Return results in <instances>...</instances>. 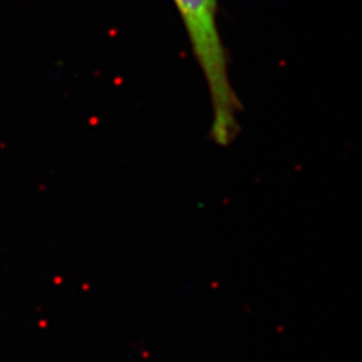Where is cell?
Instances as JSON below:
<instances>
[{
    "label": "cell",
    "mask_w": 362,
    "mask_h": 362,
    "mask_svg": "<svg viewBox=\"0 0 362 362\" xmlns=\"http://www.w3.org/2000/svg\"><path fill=\"white\" fill-rule=\"evenodd\" d=\"M207 83L212 107L211 137L221 148L239 134V98L233 90L228 55L218 27L216 0H173Z\"/></svg>",
    "instance_id": "1"
}]
</instances>
